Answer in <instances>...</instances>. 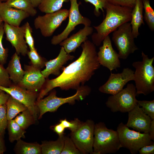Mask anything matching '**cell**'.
Returning <instances> with one entry per match:
<instances>
[{"instance_id": "6da1fadb", "label": "cell", "mask_w": 154, "mask_h": 154, "mask_svg": "<svg viewBox=\"0 0 154 154\" xmlns=\"http://www.w3.org/2000/svg\"><path fill=\"white\" fill-rule=\"evenodd\" d=\"M81 46L82 51L77 59L63 68L62 73L56 78L46 80L37 101L55 88L59 87L62 90H76L91 79L100 66L95 45L87 40Z\"/></svg>"}, {"instance_id": "7a4b0ae2", "label": "cell", "mask_w": 154, "mask_h": 154, "mask_svg": "<svg viewBox=\"0 0 154 154\" xmlns=\"http://www.w3.org/2000/svg\"><path fill=\"white\" fill-rule=\"evenodd\" d=\"M132 9L108 2L104 19L99 25L94 26L96 32L92 36L93 43L96 46H100L104 38L111 33L124 23L131 21Z\"/></svg>"}, {"instance_id": "3957f363", "label": "cell", "mask_w": 154, "mask_h": 154, "mask_svg": "<svg viewBox=\"0 0 154 154\" xmlns=\"http://www.w3.org/2000/svg\"><path fill=\"white\" fill-rule=\"evenodd\" d=\"M141 61L134 62L133 66L135 70L134 80L137 95H147L154 91V67L153 63L154 57L149 58L142 51Z\"/></svg>"}, {"instance_id": "277c9868", "label": "cell", "mask_w": 154, "mask_h": 154, "mask_svg": "<svg viewBox=\"0 0 154 154\" xmlns=\"http://www.w3.org/2000/svg\"><path fill=\"white\" fill-rule=\"evenodd\" d=\"M117 131L100 122L95 125L93 154L115 153L121 148Z\"/></svg>"}, {"instance_id": "5b68a950", "label": "cell", "mask_w": 154, "mask_h": 154, "mask_svg": "<svg viewBox=\"0 0 154 154\" xmlns=\"http://www.w3.org/2000/svg\"><path fill=\"white\" fill-rule=\"evenodd\" d=\"M74 95L65 98L58 97L56 96L55 90L52 91L46 97L36 101V104L38 109L39 115L38 119L48 112H54L61 105L66 103L73 105L76 101L84 100L90 93L91 89L87 85H82L76 90Z\"/></svg>"}, {"instance_id": "8992f818", "label": "cell", "mask_w": 154, "mask_h": 154, "mask_svg": "<svg viewBox=\"0 0 154 154\" xmlns=\"http://www.w3.org/2000/svg\"><path fill=\"white\" fill-rule=\"evenodd\" d=\"M116 130L122 147L127 149L132 154L137 153L142 147L154 143L149 133L131 130L122 122L119 124Z\"/></svg>"}, {"instance_id": "52a82bcc", "label": "cell", "mask_w": 154, "mask_h": 154, "mask_svg": "<svg viewBox=\"0 0 154 154\" xmlns=\"http://www.w3.org/2000/svg\"><path fill=\"white\" fill-rule=\"evenodd\" d=\"M137 95L135 86L128 84L119 92L109 96L106 104L112 112H128L138 104Z\"/></svg>"}, {"instance_id": "ba28073f", "label": "cell", "mask_w": 154, "mask_h": 154, "mask_svg": "<svg viewBox=\"0 0 154 154\" xmlns=\"http://www.w3.org/2000/svg\"><path fill=\"white\" fill-rule=\"evenodd\" d=\"M134 38L129 22L121 25L113 32L112 39L118 50L119 59H126L130 54L138 49Z\"/></svg>"}, {"instance_id": "9c48e42d", "label": "cell", "mask_w": 154, "mask_h": 154, "mask_svg": "<svg viewBox=\"0 0 154 154\" xmlns=\"http://www.w3.org/2000/svg\"><path fill=\"white\" fill-rule=\"evenodd\" d=\"M95 126L94 121L88 119L70 133V138L81 154L93 153Z\"/></svg>"}, {"instance_id": "30bf717a", "label": "cell", "mask_w": 154, "mask_h": 154, "mask_svg": "<svg viewBox=\"0 0 154 154\" xmlns=\"http://www.w3.org/2000/svg\"><path fill=\"white\" fill-rule=\"evenodd\" d=\"M69 10L60 9L56 12L39 15L34 21V25L37 29H39L42 35L48 37L52 35L55 30L68 17Z\"/></svg>"}, {"instance_id": "8fae6325", "label": "cell", "mask_w": 154, "mask_h": 154, "mask_svg": "<svg viewBox=\"0 0 154 154\" xmlns=\"http://www.w3.org/2000/svg\"><path fill=\"white\" fill-rule=\"evenodd\" d=\"M0 89L25 105L35 121L37 120L39 111L36 104L38 96L37 92L27 90L14 84L9 87L0 86Z\"/></svg>"}, {"instance_id": "7c38bea8", "label": "cell", "mask_w": 154, "mask_h": 154, "mask_svg": "<svg viewBox=\"0 0 154 154\" xmlns=\"http://www.w3.org/2000/svg\"><path fill=\"white\" fill-rule=\"evenodd\" d=\"M70 6L69 10L68 22L63 31L59 34L54 36L51 41V43L54 45L59 44L61 42L68 38L70 34L73 31L76 26L83 24L85 26H90L91 22L88 18L83 17L80 13L77 0H69Z\"/></svg>"}, {"instance_id": "4fadbf2b", "label": "cell", "mask_w": 154, "mask_h": 154, "mask_svg": "<svg viewBox=\"0 0 154 154\" xmlns=\"http://www.w3.org/2000/svg\"><path fill=\"white\" fill-rule=\"evenodd\" d=\"M134 72L129 68H123L120 73H111L107 82L100 86L99 91L103 93L115 94L121 91L129 81L134 80Z\"/></svg>"}, {"instance_id": "5bb4252c", "label": "cell", "mask_w": 154, "mask_h": 154, "mask_svg": "<svg viewBox=\"0 0 154 154\" xmlns=\"http://www.w3.org/2000/svg\"><path fill=\"white\" fill-rule=\"evenodd\" d=\"M103 45L97 52L98 62L100 65L106 67L111 72L120 67L121 63L118 54L114 49L109 35L104 39Z\"/></svg>"}, {"instance_id": "9a60e30c", "label": "cell", "mask_w": 154, "mask_h": 154, "mask_svg": "<svg viewBox=\"0 0 154 154\" xmlns=\"http://www.w3.org/2000/svg\"><path fill=\"white\" fill-rule=\"evenodd\" d=\"M3 27L6 40L15 48L16 52L19 55L21 54L25 56L28 51L24 39L25 25L21 27H16L4 23Z\"/></svg>"}, {"instance_id": "2e32d148", "label": "cell", "mask_w": 154, "mask_h": 154, "mask_svg": "<svg viewBox=\"0 0 154 154\" xmlns=\"http://www.w3.org/2000/svg\"><path fill=\"white\" fill-rule=\"evenodd\" d=\"M25 74L17 85L27 90L37 92L40 90L44 85L46 78L41 70L32 65L24 66Z\"/></svg>"}, {"instance_id": "e0dca14e", "label": "cell", "mask_w": 154, "mask_h": 154, "mask_svg": "<svg viewBox=\"0 0 154 154\" xmlns=\"http://www.w3.org/2000/svg\"><path fill=\"white\" fill-rule=\"evenodd\" d=\"M128 119L126 125L136 131L149 133L151 119L137 104L128 112Z\"/></svg>"}, {"instance_id": "ac0fdd59", "label": "cell", "mask_w": 154, "mask_h": 154, "mask_svg": "<svg viewBox=\"0 0 154 154\" xmlns=\"http://www.w3.org/2000/svg\"><path fill=\"white\" fill-rule=\"evenodd\" d=\"M0 15L4 23L16 27L20 26L22 21L30 16L26 12L9 6L5 2L0 4Z\"/></svg>"}, {"instance_id": "d6986e66", "label": "cell", "mask_w": 154, "mask_h": 154, "mask_svg": "<svg viewBox=\"0 0 154 154\" xmlns=\"http://www.w3.org/2000/svg\"><path fill=\"white\" fill-rule=\"evenodd\" d=\"M74 56L68 54L63 47H61L60 52L55 58L46 61L45 64V68L41 72L46 78H47L51 74L58 76L61 74L60 70L63 65L69 60H72Z\"/></svg>"}, {"instance_id": "ffe728a7", "label": "cell", "mask_w": 154, "mask_h": 154, "mask_svg": "<svg viewBox=\"0 0 154 154\" xmlns=\"http://www.w3.org/2000/svg\"><path fill=\"white\" fill-rule=\"evenodd\" d=\"M90 26H84L76 33L61 42L60 45L63 47L68 54L74 52L82 44L88 40V36L93 32Z\"/></svg>"}, {"instance_id": "44dd1931", "label": "cell", "mask_w": 154, "mask_h": 154, "mask_svg": "<svg viewBox=\"0 0 154 154\" xmlns=\"http://www.w3.org/2000/svg\"><path fill=\"white\" fill-rule=\"evenodd\" d=\"M6 69L10 79L15 84L21 81L24 75L25 71L21 67L20 57L16 52L12 56Z\"/></svg>"}, {"instance_id": "7402d4cb", "label": "cell", "mask_w": 154, "mask_h": 154, "mask_svg": "<svg viewBox=\"0 0 154 154\" xmlns=\"http://www.w3.org/2000/svg\"><path fill=\"white\" fill-rule=\"evenodd\" d=\"M143 6L142 0H137L131 13V24L132 32L135 38L139 35V29L144 25L143 15Z\"/></svg>"}, {"instance_id": "603a6c76", "label": "cell", "mask_w": 154, "mask_h": 154, "mask_svg": "<svg viewBox=\"0 0 154 154\" xmlns=\"http://www.w3.org/2000/svg\"><path fill=\"white\" fill-rule=\"evenodd\" d=\"M64 135L59 136L55 141H42L41 144V154H61L64 145Z\"/></svg>"}, {"instance_id": "cb8c5ba5", "label": "cell", "mask_w": 154, "mask_h": 154, "mask_svg": "<svg viewBox=\"0 0 154 154\" xmlns=\"http://www.w3.org/2000/svg\"><path fill=\"white\" fill-rule=\"evenodd\" d=\"M14 150L17 154H41V145L37 143H29L21 139L17 141Z\"/></svg>"}, {"instance_id": "d4e9b609", "label": "cell", "mask_w": 154, "mask_h": 154, "mask_svg": "<svg viewBox=\"0 0 154 154\" xmlns=\"http://www.w3.org/2000/svg\"><path fill=\"white\" fill-rule=\"evenodd\" d=\"M5 105L8 121L13 119L19 114L27 109L25 105L10 96Z\"/></svg>"}, {"instance_id": "484cf974", "label": "cell", "mask_w": 154, "mask_h": 154, "mask_svg": "<svg viewBox=\"0 0 154 154\" xmlns=\"http://www.w3.org/2000/svg\"><path fill=\"white\" fill-rule=\"evenodd\" d=\"M9 6L24 11L34 16L37 11L29 0H7L5 2Z\"/></svg>"}, {"instance_id": "4316f807", "label": "cell", "mask_w": 154, "mask_h": 154, "mask_svg": "<svg viewBox=\"0 0 154 154\" xmlns=\"http://www.w3.org/2000/svg\"><path fill=\"white\" fill-rule=\"evenodd\" d=\"M7 128L8 129L9 138L11 142L17 141L21 138H25V130L21 127L12 119L8 121Z\"/></svg>"}, {"instance_id": "83f0119b", "label": "cell", "mask_w": 154, "mask_h": 154, "mask_svg": "<svg viewBox=\"0 0 154 154\" xmlns=\"http://www.w3.org/2000/svg\"><path fill=\"white\" fill-rule=\"evenodd\" d=\"M67 0H42L38 7L42 12L49 13L61 9L63 4Z\"/></svg>"}, {"instance_id": "f1b7e54d", "label": "cell", "mask_w": 154, "mask_h": 154, "mask_svg": "<svg viewBox=\"0 0 154 154\" xmlns=\"http://www.w3.org/2000/svg\"><path fill=\"white\" fill-rule=\"evenodd\" d=\"M14 120L25 130L36 122L33 116L28 108L15 117Z\"/></svg>"}, {"instance_id": "f546056e", "label": "cell", "mask_w": 154, "mask_h": 154, "mask_svg": "<svg viewBox=\"0 0 154 154\" xmlns=\"http://www.w3.org/2000/svg\"><path fill=\"white\" fill-rule=\"evenodd\" d=\"M144 10L143 18L149 29L154 31V11L151 6L149 0H142Z\"/></svg>"}, {"instance_id": "4dcf8cb0", "label": "cell", "mask_w": 154, "mask_h": 154, "mask_svg": "<svg viewBox=\"0 0 154 154\" xmlns=\"http://www.w3.org/2000/svg\"><path fill=\"white\" fill-rule=\"evenodd\" d=\"M27 54L33 66L40 70L45 66L46 61L39 54L36 48L28 51Z\"/></svg>"}, {"instance_id": "1f68e13d", "label": "cell", "mask_w": 154, "mask_h": 154, "mask_svg": "<svg viewBox=\"0 0 154 154\" xmlns=\"http://www.w3.org/2000/svg\"><path fill=\"white\" fill-rule=\"evenodd\" d=\"M80 152L77 148L70 138L64 136V143L61 154H80Z\"/></svg>"}, {"instance_id": "d6a6232c", "label": "cell", "mask_w": 154, "mask_h": 154, "mask_svg": "<svg viewBox=\"0 0 154 154\" xmlns=\"http://www.w3.org/2000/svg\"><path fill=\"white\" fill-rule=\"evenodd\" d=\"M137 104L143 111L151 120L154 119V100L151 101L138 100Z\"/></svg>"}, {"instance_id": "836d02e7", "label": "cell", "mask_w": 154, "mask_h": 154, "mask_svg": "<svg viewBox=\"0 0 154 154\" xmlns=\"http://www.w3.org/2000/svg\"><path fill=\"white\" fill-rule=\"evenodd\" d=\"M3 24V23L0 26V64L3 65L6 63L8 53V49L7 48H5L2 44L4 33Z\"/></svg>"}, {"instance_id": "e575fe53", "label": "cell", "mask_w": 154, "mask_h": 154, "mask_svg": "<svg viewBox=\"0 0 154 154\" xmlns=\"http://www.w3.org/2000/svg\"><path fill=\"white\" fill-rule=\"evenodd\" d=\"M8 120L5 104L0 106V134L3 137L7 128Z\"/></svg>"}, {"instance_id": "d590c367", "label": "cell", "mask_w": 154, "mask_h": 154, "mask_svg": "<svg viewBox=\"0 0 154 154\" xmlns=\"http://www.w3.org/2000/svg\"><path fill=\"white\" fill-rule=\"evenodd\" d=\"M25 29L24 38L27 44L28 45L30 50L35 49L34 41L32 35V29L29 22L25 24Z\"/></svg>"}, {"instance_id": "8d00e7d4", "label": "cell", "mask_w": 154, "mask_h": 154, "mask_svg": "<svg viewBox=\"0 0 154 154\" xmlns=\"http://www.w3.org/2000/svg\"><path fill=\"white\" fill-rule=\"evenodd\" d=\"M86 2H89L95 7L94 11V14L97 17L99 16L100 14L99 11L100 9L103 13L104 12V9H105L108 2L107 0H84Z\"/></svg>"}, {"instance_id": "74e56055", "label": "cell", "mask_w": 154, "mask_h": 154, "mask_svg": "<svg viewBox=\"0 0 154 154\" xmlns=\"http://www.w3.org/2000/svg\"><path fill=\"white\" fill-rule=\"evenodd\" d=\"M59 122L65 128L68 129L70 130L71 132H73L76 130L82 123L77 118L70 121H68L66 119H60Z\"/></svg>"}, {"instance_id": "f35d334b", "label": "cell", "mask_w": 154, "mask_h": 154, "mask_svg": "<svg viewBox=\"0 0 154 154\" xmlns=\"http://www.w3.org/2000/svg\"><path fill=\"white\" fill-rule=\"evenodd\" d=\"M12 84L6 69L0 64V86L9 87Z\"/></svg>"}, {"instance_id": "ab89813d", "label": "cell", "mask_w": 154, "mask_h": 154, "mask_svg": "<svg viewBox=\"0 0 154 154\" xmlns=\"http://www.w3.org/2000/svg\"><path fill=\"white\" fill-rule=\"evenodd\" d=\"M108 2L123 7L133 8L137 0H107Z\"/></svg>"}, {"instance_id": "60d3db41", "label": "cell", "mask_w": 154, "mask_h": 154, "mask_svg": "<svg viewBox=\"0 0 154 154\" xmlns=\"http://www.w3.org/2000/svg\"><path fill=\"white\" fill-rule=\"evenodd\" d=\"M138 152L140 154H154V143L142 147Z\"/></svg>"}, {"instance_id": "b9f144b4", "label": "cell", "mask_w": 154, "mask_h": 154, "mask_svg": "<svg viewBox=\"0 0 154 154\" xmlns=\"http://www.w3.org/2000/svg\"><path fill=\"white\" fill-rule=\"evenodd\" d=\"M52 129L56 133L58 136L64 135V132L65 128L60 122L51 127Z\"/></svg>"}, {"instance_id": "7bdbcfd3", "label": "cell", "mask_w": 154, "mask_h": 154, "mask_svg": "<svg viewBox=\"0 0 154 154\" xmlns=\"http://www.w3.org/2000/svg\"><path fill=\"white\" fill-rule=\"evenodd\" d=\"M10 95L3 91L0 94V106L5 104Z\"/></svg>"}, {"instance_id": "ee69618b", "label": "cell", "mask_w": 154, "mask_h": 154, "mask_svg": "<svg viewBox=\"0 0 154 154\" xmlns=\"http://www.w3.org/2000/svg\"><path fill=\"white\" fill-rule=\"evenodd\" d=\"M6 150V148L3 137L0 134V154H3Z\"/></svg>"}, {"instance_id": "f6af8a7d", "label": "cell", "mask_w": 154, "mask_h": 154, "mask_svg": "<svg viewBox=\"0 0 154 154\" xmlns=\"http://www.w3.org/2000/svg\"><path fill=\"white\" fill-rule=\"evenodd\" d=\"M149 133L152 140H154V119L152 120L150 125Z\"/></svg>"}, {"instance_id": "bcb514c9", "label": "cell", "mask_w": 154, "mask_h": 154, "mask_svg": "<svg viewBox=\"0 0 154 154\" xmlns=\"http://www.w3.org/2000/svg\"><path fill=\"white\" fill-rule=\"evenodd\" d=\"M34 7H38L42 0H29Z\"/></svg>"}, {"instance_id": "7dc6e473", "label": "cell", "mask_w": 154, "mask_h": 154, "mask_svg": "<svg viewBox=\"0 0 154 154\" xmlns=\"http://www.w3.org/2000/svg\"><path fill=\"white\" fill-rule=\"evenodd\" d=\"M2 2V1L0 0V5ZM3 23V21L0 15V26Z\"/></svg>"}, {"instance_id": "c3c4849f", "label": "cell", "mask_w": 154, "mask_h": 154, "mask_svg": "<svg viewBox=\"0 0 154 154\" xmlns=\"http://www.w3.org/2000/svg\"><path fill=\"white\" fill-rule=\"evenodd\" d=\"M2 2H5L7 0H0Z\"/></svg>"}, {"instance_id": "681fc988", "label": "cell", "mask_w": 154, "mask_h": 154, "mask_svg": "<svg viewBox=\"0 0 154 154\" xmlns=\"http://www.w3.org/2000/svg\"><path fill=\"white\" fill-rule=\"evenodd\" d=\"M3 91L0 89V94L3 92Z\"/></svg>"}]
</instances>
